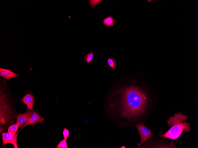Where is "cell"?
<instances>
[{
    "instance_id": "277c9868",
    "label": "cell",
    "mask_w": 198,
    "mask_h": 148,
    "mask_svg": "<svg viewBox=\"0 0 198 148\" xmlns=\"http://www.w3.org/2000/svg\"><path fill=\"white\" fill-rule=\"evenodd\" d=\"M2 136L3 146L7 143H10L13 145L15 148H18L17 143V136L16 133L13 135L8 131L2 133Z\"/></svg>"
},
{
    "instance_id": "7c38bea8",
    "label": "cell",
    "mask_w": 198,
    "mask_h": 148,
    "mask_svg": "<svg viewBox=\"0 0 198 148\" xmlns=\"http://www.w3.org/2000/svg\"><path fill=\"white\" fill-rule=\"evenodd\" d=\"M94 53V52L91 51L90 52L87 53L85 55L84 60L87 64H88L92 60Z\"/></svg>"
},
{
    "instance_id": "5bb4252c",
    "label": "cell",
    "mask_w": 198,
    "mask_h": 148,
    "mask_svg": "<svg viewBox=\"0 0 198 148\" xmlns=\"http://www.w3.org/2000/svg\"><path fill=\"white\" fill-rule=\"evenodd\" d=\"M69 131L68 129L64 128L63 134L64 139L66 140L69 136Z\"/></svg>"
},
{
    "instance_id": "8992f818",
    "label": "cell",
    "mask_w": 198,
    "mask_h": 148,
    "mask_svg": "<svg viewBox=\"0 0 198 148\" xmlns=\"http://www.w3.org/2000/svg\"><path fill=\"white\" fill-rule=\"evenodd\" d=\"M21 100L24 104L26 105L28 110H33V106L35 100L33 96L31 93H26Z\"/></svg>"
},
{
    "instance_id": "3957f363",
    "label": "cell",
    "mask_w": 198,
    "mask_h": 148,
    "mask_svg": "<svg viewBox=\"0 0 198 148\" xmlns=\"http://www.w3.org/2000/svg\"><path fill=\"white\" fill-rule=\"evenodd\" d=\"M134 126L137 128L140 137V141L138 147L150 138L152 133L151 131L145 126L143 123L136 124Z\"/></svg>"
},
{
    "instance_id": "6da1fadb",
    "label": "cell",
    "mask_w": 198,
    "mask_h": 148,
    "mask_svg": "<svg viewBox=\"0 0 198 148\" xmlns=\"http://www.w3.org/2000/svg\"><path fill=\"white\" fill-rule=\"evenodd\" d=\"M120 101L116 114L123 119H131L144 112L148 103L145 94L138 88L130 87L121 91Z\"/></svg>"
},
{
    "instance_id": "7a4b0ae2",
    "label": "cell",
    "mask_w": 198,
    "mask_h": 148,
    "mask_svg": "<svg viewBox=\"0 0 198 148\" xmlns=\"http://www.w3.org/2000/svg\"><path fill=\"white\" fill-rule=\"evenodd\" d=\"M187 116L181 112L175 113L174 116L169 118L167 124L170 129L165 133L159 136L164 138H169L174 140L178 138L182 132H189L191 127L189 122H186Z\"/></svg>"
},
{
    "instance_id": "5b68a950",
    "label": "cell",
    "mask_w": 198,
    "mask_h": 148,
    "mask_svg": "<svg viewBox=\"0 0 198 148\" xmlns=\"http://www.w3.org/2000/svg\"><path fill=\"white\" fill-rule=\"evenodd\" d=\"M44 120L43 118L40 116L36 112L33 111L28 120L22 126L21 129L29 124L34 125L38 122L42 123Z\"/></svg>"
},
{
    "instance_id": "9c48e42d",
    "label": "cell",
    "mask_w": 198,
    "mask_h": 148,
    "mask_svg": "<svg viewBox=\"0 0 198 148\" xmlns=\"http://www.w3.org/2000/svg\"><path fill=\"white\" fill-rule=\"evenodd\" d=\"M103 21L104 25L110 27L114 26L115 21L112 17L108 16L103 19Z\"/></svg>"
},
{
    "instance_id": "8fae6325",
    "label": "cell",
    "mask_w": 198,
    "mask_h": 148,
    "mask_svg": "<svg viewBox=\"0 0 198 148\" xmlns=\"http://www.w3.org/2000/svg\"><path fill=\"white\" fill-rule=\"evenodd\" d=\"M19 127V125L18 123L14 124L9 127L8 131L14 135L16 134Z\"/></svg>"
},
{
    "instance_id": "52a82bcc",
    "label": "cell",
    "mask_w": 198,
    "mask_h": 148,
    "mask_svg": "<svg viewBox=\"0 0 198 148\" xmlns=\"http://www.w3.org/2000/svg\"><path fill=\"white\" fill-rule=\"evenodd\" d=\"M33 111V110H28L24 113L18 115L17 117L16 123L19 124V127L24 124L28 120Z\"/></svg>"
},
{
    "instance_id": "ba28073f",
    "label": "cell",
    "mask_w": 198,
    "mask_h": 148,
    "mask_svg": "<svg viewBox=\"0 0 198 148\" xmlns=\"http://www.w3.org/2000/svg\"><path fill=\"white\" fill-rule=\"evenodd\" d=\"M0 75L7 79H10L12 78H16L19 76L18 74L14 73L10 69L1 67L0 68Z\"/></svg>"
},
{
    "instance_id": "30bf717a",
    "label": "cell",
    "mask_w": 198,
    "mask_h": 148,
    "mask_svg": "<svg viewBox=\"0 0 198 148\" xmlns=\"http://www.w3.org/2000/svg\"><path fill=\"white\" fill-rule=\"evenodd\" d=\"M107 62L109 66L113 68L115 71L117 64L116 63V60L113 57H109L107 59Z\"/></svg>"
},
{
    "instance_id": "4fadbf2b",
    "label": "cell",
    "mask_w": 198,
    "mask_h": 148,
    "mask_svg": "<svg viewBox=\"0 0 198 148\" xmlns=\"http://www.w3.org/2000/svg\"><path fill=\"white\" fill-rule=\"evenodd\" d=\"M56 148H69L66 140L64 139L61 141L56 147Z\"/></svg>"
}]
</instances>
